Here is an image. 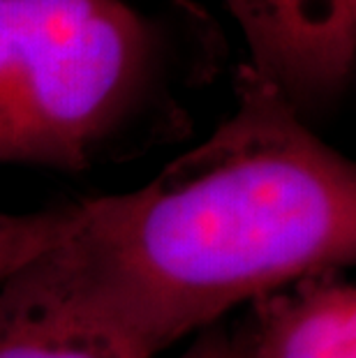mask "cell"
I'll list each match as a JSON object with an SVG mask.
<instances>
[{
  "instance_id": "3",
  "label": "cell",
  "mask_w": 356,
  "mask_h": 358,
  "mask_svg": "<svg viewBox=\"0 0 356 358\" xmlns=\"http://www.w3.org/2000/svg\"><path fill=\"white\" fill-rule=\"evenodd\" d=\"M262 79L301 116L345 93L356 60V0H222Z\"/></svg>"
},
{
  "instance_id": "7",
  "label": "cell",
  "mask_w": 356,
  "mask_h": 358,
  "mask_svg": "<svg viewBox=\"0 0 356 358\" xmlns=\"http://www.w3.org/2000/svg\"><path fill=\"white\" fill-rule=\"evenodd\" d=\"M178 358H255L252 356V331L245 319L238 326L218 322L199 331L190 347Z\"/></svg>"
},
{
  "instance_id": "6",
  "label": "cell",
  "mask_w": 356,
  "mask_h": 358,
  "mask_svg": "<svg viewBox=\"0 0 356 358\" xmlns=\"http://www.w3.org/2000/svg\"><path fill=\"white\" fill-rule=\"evenodd\" d=\"M77 203L40 213L0 210V285L54 250L77 222Z\"/></svg>"
},
{
  "instance_id": "2",
  "label": "cell",
  "mask_w": 356,
  "mask_h": 358,
  "mask_svg": "<svg viewBox=\"0 0 356 358\" xmlns=\"http://www.w3.org/2000/svg\"><path fill=\"white\" fill-rule=\"evenodd\" d=\"M160 79V35L123 0H0V164L88 169Z\"/></svg>"
},
{
  "instance_id": "1",
  "label": "cell",
  "mask_w": 356,
  "mask_h": 358,
  "mask_svg": "<svg viewBox=\"0 0 356 358\" xmlns=\"http://www.w3.org/2000/svg\"><path fill=\"white\" fill-rule=\"evenodd\" d=\"M236 109L153 180L77 203L49 257L148 356L356 259V169L250 65Z\"/></svg>"
},
{
  "instance_id": "5",
  "label": "cell",
  "mask_w": 356,
  "mask_h": 358,
  "mask_svg": "<svg viewBox=\"0 0 356 358\" xmlns=\"http://www.w3.org/2000/svg\"><path fill=\"white\" fill-rule=\"evenodd\" d=\"M255 358H356V287L317 273L250 303Z\"/></svg>"
},
{
  "instance_id": "4",
  "label": "cell",
  "mask_w": 356,
  "mask_h": 358,
  "mask_svg": "<svg viewBox=\"0 0 356 358\" xmlns=\"http://www.w3.org/2000/svg\"><path fill=\"white\" fill-rule=\"evenodd\" d=\"M0 358H153L70 285L49 252L0 285Z\"/></svg>"
}]
</instances>
